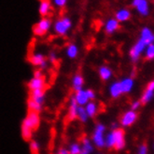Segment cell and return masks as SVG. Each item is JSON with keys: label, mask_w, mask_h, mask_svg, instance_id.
Segmentation results:
<instances>
[{"label": "cell", "mask_w": 154, "mask_h": 154, "mask_svg": "<svg viewBox=\"0 0 154 154\" xmlns=\"http://www.w3.org/2000/svg\"><path fill=\"white\" fill-rule=\"evenodd\" d=\"M39 124H40L39 113L34 111H28V113H27V115L25 116L22 122V126H21L22 137L26 141H30L33 137L34 131L38 128Z\"/></svg>", "instance_id": "6da1fadb"}, {"label": "cell", "mask_w": 154, "mask_h": 154, "mask_svg": "<svg viewBox=\"0 0 154 154\" xmlns=\"http://www.w3.org/2000/svg\"><path fill=\"white\" fill-rule=\"evenodd\" d=\"M73 27V21L69 16H61L52 22V30L54 34L60 37H66Z\"/></svg>", "instance_id": "7a4b0ae2"}, {"label": "cell", "mask_w": 154, "mask_h": 154, "mask_svg": "<svg viewBox=\"0 0 154 154\" xmlns=\"http://www.w3.org/2000/svg\"><path fill=\"white\" fill-rule=\"evenodd\" d=\"M52 27V20L50 17H41L40 19L35 23L32 28V32L35 37H44L46 35Z\"/></svg>", "instance_id": "3957f363"}, {"label": "cell", "mask_w": 154, "mask_h": 154, "mask_svg": "<svg viewBox=\"0 0 154 154\" xmlns=\"http://www.w3.org/2000/svg\"><path fill=\"white\" fill-rule=\"evenodd\" d=\"M27 88H28L29 92L30 91L46 89V79H45V77L41 69L38 68L34 71L32 79L27 83Z\"/></svg>", "instance_id": "277c9868"}, {"label": "cell", "mask_w": 154, "mask_h": 154, "mask_svg": "<svg viewBox=\"0 0 154 154\" xmlns=\"http://www.w3.org/2000/svg\"><path fill=\"white\" fill-rule=\"evenodd\" d=\"M105 132L106 126L103 123H97L95 125L92 134V142L94 147L98 149H103L105 147Z\"/></svg>", "instance_id": "5b68a950"}, {"label": "cell", "mask_w": 154, "mask_h": 154, "mask_svg": "<svg viewBox=\"0 0 154 154\" xmlns=\"http://www.w3.org/2000/svg\"><path fill=\"white\" fill-rule=\"evenodd\" d=\"M28 61L30 64L35 66L38 67V69H45L48 66V60L47 57L44 55L42 52H34L28 58Z\"/></svg>", "instance_id": "8992f818"}, {"label": "cell", "mask_w": 154, "mask_h": 154, "mask_svg": "<svg viewBox=\"0 0 154 154\" xmlns=\"http://www.w3.org/2000/svg\"><path fill=\"white\" fill-rule=\"evenodd\" d=\"M113 140H114V148L116 150H122L125 147V134L124 131L121 128H117L111 131Z\"/></svg>", "instance_id": "52a82bcc"}, {"label": "cell", "mask_w": 154, "mask_h": 154, "mask_svg": "<svg viewBox=\"0 0 154 154\" xmlns=\"http://www.w3.org/2000/svg\"><path fill=\"white\" fill-rule=\"evenodd\" d=\"M146 48H147V44L139 38V40L135 43L132 47V49L130 50V57H131L132 61L137 62L139 59L142 52L146 50Z\"/></svg>", "instance_id": "ba28073f"}, {"label": "cell", "mask_w": 154, "mask_h": 154, "mask_svg": "<svg viewBox=\"0 0 154 154\" xmlns=\"http://www.w3.org/2000/svg\"><path fill=\"white\" fill-rule=\"evenodd\" d=\"M137 120V113L134 110H129L123 113V115L121 118V124L125 127L133 125L135 121Z\"/></svg>", "instance_id": "9c48e42d"}, {"label": "cell", "mask_w": 154, "mask_h": 154, "mask_svg": "<svg viewBox=\"0 0 154 154\" xmlns=\"http://www.w3.org/2000/svg\"><path fill=\"white\" fill-rule=\"evenodd\" d=\"M45 92H46V89L30 91L28 99H30V100H32L35 103H37L38 105L43 106L44 101H45Z\"/></svg>", "instance_id": "30bf717a"}, {"label": "cell", "mask_w": 154, "mask_h": 154, "mask_svg": "<svg viewBox=\"0 0 154 154\" xmlns=\"http://www.w3.org/2000/svg\"><path fill=\"white\" fill-rule=\"evenodd\" d=\"M52 11V4L51 0H40L38 5V14L41 17H49Z\"/></svg>", "instance_id": "8fae6325"}, {"label": "cell", "mask_w": 154, "mask_h": 154, "mask_svg": "<svg viewBox=\"0 0 154 154\" xmlns=\"http://www.w3.org/2000/svg\"><path fill=\"white\" fill-rule=\"evenodd\" d=\"M119 27H120V23L115 18H109L105 23L104 30L107 35H112L119 29Z\"/></svg>", "instance_id": "7c38bea8"}, {"label": "cell", "mask_w": 154, "mask_h": 154, "mask_svg": "<svg viewBox=\"0 0 154 154\" xmlns=\"http://www.w3.org/2000/svg\"><path fill=\"white\" fill-rule=\"evenodd\" d=\"M79 105L75 101L74 96L72 95L69 99V104H68V113H67V118L69 121H74L77 119V114H78V108Z\"/></svg>", "instance_id": "4fadbf2b"}, {"label": "cell", "mask_w": 154, "mask_h": 154, "mask_svg": "<svg viewBox=\"0 0 154 154\" xmlns=\"http://www.w3.org/2000/svg\"><path fill=\"white\" fill-rule=\"evenodd\" d=\"M73 96L75 98V101L79 106H84L88 102H90L87 93H86V90L84 89L79 90L78 92H75V94Z\"/></svg>", "instance_id": "5bb4252c"}, {"label": "cell", "mask_w": 154, "mask_h": 154, "mask_svg": "<svg viewBox=\"0 0 154 154\" xmlns=\"http://www.w3.org/2000/svg\"><path fill=\"white\" fill-rule=\"evenodd\" d=\"M154 96V80H151L148 84L146 91L144 92L142 97H141V102L143 104L149 103Z\"/></svg>", "instance_id": "9a60e30c"}, {"label": "cell", "mask_w": 154, "mask_h": 154, "mask_svg": "<svg viewBox=\"0 0 154 154\" xmlns=\"http://www.w3.org/2000/svg\"><path fill=\"white\" fill-rule=\"evenodd\" d=\"M79 54V48L76 43H69L66 48V55L69 59H76Z\"/></svg>", "instance_id": "2e32d148"}, {"label": "cell", "mask_w": 154, "mask_h": 154, "mask_svg": "<svg viewBox=\"0 0 154 154\" xmlns=\"http://www.w3.org/2000/svg\"><path fill=\"white\" fill-rule=\"evenodd\" d=\"M140 39L143 40L148 46V45H149L151 43H154V34L152 33V31L149 28H148V27H144V28L141 30Z\"/></svg>", "instance_id": "e0dca14e"}, {"label": "cell", "mask_w": 154, "mask_h": 154, "mask_svg": "<svg viewBox=\"0 0 154 154\" xmlns=\"http://www.w3.org/2000/svg\"><path fill=\"white\" fill-rule=\"evenodd\" d=\"M72 88L75 91V92H78L79 90H82L83 89V86H84V79H83V76L79 74V73H77L74 75L73 79H72Z\"/></svg>", "instance_id": "ac0fdd59"}, {"label": "cell", "mask_w": 154, "mask_h": 154, "mask_svg": "<svg viewBox=\"0 0 154 154\" xmlns=\"http://www.w3.org/2000/svg\"><path fill=\"white\" fill-rule=\"evenodd\" d=\"M131 18V12L127 8H121V10L117 11L115 13V19L119 22H126Z\"/></svg>", "instance_id": "d6986e66"}, {"label": "cell", "mask_w": 154, "mask_h": 154, "mask_svg": "<svg viewBox=\"0 0 154 154\" xmlns=\"http://www.w3.org/2000/svg\"><path fill=\"white\" fill-rule=\"evenodd\" d=\"M120 84L122 94H128L131 92L134 87V79L132 78H125L120 81Z\"/></svg>", "instance_id": "ffe728a7"}, {"label": "cell", "mask_w": 154, "mask_h": 154, "mask_svg": "<svg viewBox=\"0 0 154 154\" xmlns=\"http://www.w3.org/2000/svg\"><path fill=\"white\" fill-rule=\"evenodd\" d=\"M109 94L114 99L119 98L122 94L120 81H115V82L110 84V86H109Z\"/></svg>", "instance_id": "44dd1931"}, {"label": "cell", "mask_w": 154, "mask_h": 154, "mask_svg": "<svg viewBox=\"0 0 154 154\" xmlns=\"http://www.w3.org/2000/svg\"><path fill=\"white\" fill-rule=\"evenodd\" d=\"M84 108H85V110H86L89 118H94V117H95L96 114L98 113V109H99L98 105L95 102H94V101L88 102L84 106Z\"/></svg>", "instance_id": "7402d4cb"}, {"label": "cell", "mask_w": 154, "mask_h": 154, "mask_svg": "<svg viewBox=\"0 0 154 154\" xmlns=\"http://www.w3.org/2000/svg\"><path fill=\"white\" fill-rule=\"evenodd\" d=\"M81 150H82L83 153H86V154H91L93 151H94V146L92 142V140L89 139L88 137H84L81 141Z\"/></svg>", "instance_id": "603a6c76"}, {"label": "cell", "mask_w": 154, "mask_h": 154, "mask_svg": "<svg viewBox=\"0 0 154 154\" xmlns=\"http://www.w3.org/2000/svg\"><path fill=\"white\" fill-rule=\"evenodd\" d=\"M98 74H99V77H100V79L102 80L106 81V80H108L112 77L113 73H112V70L108 66H102L99 67V69H98Z\"/></svg>", "instance_id": "cb8c5ba5"}, {"label": "cell", "mask_w": 154, "mask_h": 154, "mask_svg": "<svg viewBox=\"0 0 154 154\" xmlns=\"http://www.w3.org/2000/svg\"><path fill=\"white\" fill-rule=\"evenodd\" d=\"M135 8H137V11L143 16H147L149 12V7L147 0H141Z\"/></svg>", "instance_id": "d4e9b609"}, {"label": "cell", "mask_w": 154, "mask_h": 154, "mask_svg": "<svg viewBox=\"0 0 154 154\" xmlns=\"http://www.w3.org/2000/svg\"><path fill=\"white\" fill-rule=\"evenodd\" d=\"M77 119L79 120L80 122L86 123L89 120V116L85 110L84 106H79L78 108V114H77Z\"/></svg>", "instance_id": "484cf974"}, {"label": "cell", "mask_w": 154, "mask_h": 154, "mask_svg": "<svg viewBox=\"0 0 154 154\" xmlns=\"http://www.w3.org/2000/svg\"><path fill=\"white\" fill-rule=\"evenodd\" d=\"M67 150L69 154H80L82 152V150H81V145L78 142L71 143L68 146Z\"/></svg>", "instance_id": "4316f807"}, {"label": "cell", "mask_w": 154, "mask_h": 154, "mask_svg": "<svg viewBox=\"0 0 154 154\" xmlns=\"http://www.w3.org/2000/svg\"><path fill=\"white\" fill-rule=\"evenodd\" d=\"M29 149L31 151V154H39L40 150V145L37 140L31 139L29 142Z\"/></svg>", "instance_id": "83f0119b"}, {"label": "cell", "mask_w": 154, "mask_h": 154, "mask_svg": "<svg viewBox=\"0 0 154 154\" xmlns=\"http://www.w3.org/2000/svg\"><path fill=\"white\" fill-rule=\"evenodd\" d=\"M145 51H145V55H146V58L148 60L154 59V43H151V44L148 45Z\"/></svg>", "instance_id": "f1b7e54d"}, {"label": "cell", "mask_w": 154, "mask_h": 154, "mask_svg": "<svg viewBox=\"0 0 154 154\" xmlns=\"http://www.w3.org/2000/svg\"><path fill=\"white\" fill-rule=\"evenodd\" d=\"M52 6L56 7L58 8H63L67 5L68 0H51Z\"/></svg>", "instance_id": "f546056e"}, {"label": "cell", "mask_w": 154, "mask_h": 154, "mask_svg": "<svg viewBox=\"0 0 154 154\" xmlns=\"http://www.w3.org/2000/svg\"><path fill=\"white\" fill-rule=\"evenodd\" d=\"M47 60L48 62L50 63H52V64H54V63H56V61L58 60V55L55 51H51L50 53L48 54L47 56Z\"/></svg>", "instance_id": "4dcf8cb0"}, {"label": "cell", "mask_w": 154, "mask_h": 154, "mask_svg": "<svg viewBox=\"0 0 154 154\" xmlns=\"http://www.w3.org/2000/svg\"><path fill=\"white\" fill-rule=\"evenodd\" d=\"M86 93H87V95H88V98L90 101H94L95 97H96V94L94 93V91H93L92 89H87L86 90Z\"/></svg>", "instance_id": "1f68e13d"}, {"label": "cell", "mask_w": 154, "mask_h": 154, "mask_svg": "<svg viewBox=\"0 0 154 154\" xmlns=\"http://www.w3.org/2000/svg\"><path fill=\"white\" fill-rule=\"evenodd\" d=\"M140 105H141V102H140V101H134V102L132 104V106H131V109L134 110V111H135V110L138 109V108H139Z\"/></svg>", "instance_id": "d6a6232c"}, {"label": "cell", "mask_w": 154, "mask_h": 154, "mask_svg": "<svg viewBox=\"0 0 154 154\" xmlns=\"http://www.w3.org/2000/svg\"><path fill=\"white\" fill-rule=\"evenodd\" d=\"M147 152H148V148L146 145H142V146H140L138 154H147Z\"/></svg>", "instance_id": "836d02e7"}, {"label": "cell", "mask_w": 154, "mask_h": 154, "mask_svg": "<svg viewBox=\"0 0 154 154\" xmlns=\"http://www.w3.org/2000/svg\"><path fill=\"white\" fill-rule=\"evenodd\" d=\"M56 154H69V153H68L67 149H66V148H60Z\"/></svg>", "instance_id": "e575fe53"}, {"label": "cell", "mask_w": 154, "mask_h": 154, "mask_svg": "<svg viewBox=\"0 0 154 154\" xmlns=\"http://www.w3.org/2000/svg\"><path fill=\"white\" fill-rule=\"evenodd\" d=\"M140 1H141V0H133V1H132V6L137 7V5Z\"/></svg>", "instance_id": "d590c367"}, {"label": "cell", "mask_w": 154, "mask_h": 154, "mask_svg": "<svg viewBox=\"0 0 154 154\" xmlns=\"http://www.w3.org/2000/svg\"><path fill=\"white\" fill-rule=\"evenodd\" d=\"M80 154H86V153H83V152H81Z\"/></svg>", "instance_id": "8d00e7d4"}, {"label": "cell", "mask_w": 154, "mask_h": 154, "mask_svg": "<svg viewBox=\"0 0 154 154\" xmlns=\"http://www.w3.org/2000/svg\"><path fill=\"white\" fill-rule=\"evenodd\" d=\"M98 154H101V153H98Z\"/></svg>", "instance_id": "74e56055"}]
</instances>
